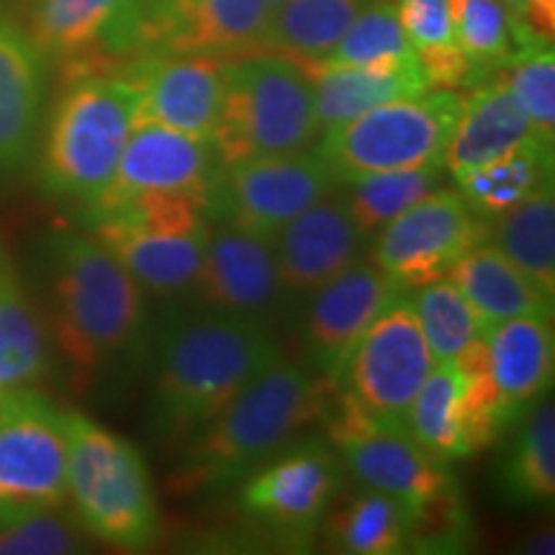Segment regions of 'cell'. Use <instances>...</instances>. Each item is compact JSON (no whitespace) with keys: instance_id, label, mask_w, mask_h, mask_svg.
<instances>
[{"instance_id":"obj_32","label":"cell","mask_w":555,"mask_h":555,"mask_svg":"<svg viewBox=\"0 0 555 555\" xmlns=\"http://www.w3.org/2000/svg\"><path fill=\"white\" fill-rule=\"evenodd\" d=\"M450 9L455 41L474 67L476 86L486 73H496L519 54L543 47L499 0H450Z\"/></svg>"},{"instance_id":"obj_44","label":"cell","mask_w":555,"mask_h":555,"mask_svg":"<svg viewBox=\"0 0 555 555\" xmlns=\"http://www.w3.org/2000/svg\"><path fill=\"white\" fill-rule=\"evenodd\" d=\"M525 551L527 553H547V555H551L553 553V535L547 532V535H538V538L527 540Z\"/></svg>"},{"instance_id":"obj_19","label":"cell","mask_w":555,"mask_h":555,"mask_svg":"<svg viewBox=\"0 0 555 555\" xmlns=\"http://www.w3.org/2000/svg\"><path fill=\"white\" fill-rule=\"evenodd\" d=\"M337 448L365 489L399 499L409 509L455 483L450 461L429 453L409 433H371L337 442Z\"/></svg>"},{"instance_id":"obj_36","label":"cell","mask_w":555,"mask_h":555,"mask_svg":"<svg viewBox=\"0 0 555 555\" xmlns=\"http://www.w3.org/2000/svg\"><path fill=\"white\" fill-rule=\"evenodd\" d=\"M121 0H41L34 41L44 54L73 60L93 50Z\"/></svg>"},{"instance_id":"obj_45","label":"cell","mask_w":555,"mask_h":555,"mask_svg":"<svg viewBox=\"0 0 555 555\" xmlns=\"http://www.w3.org/2000/svg\"><path fill=\"white\" fill-rule=\"evenodd\" d=\"M499 3H504L506 9L515 13V16H519V11L525 9V0H499Z\"/></svg>"},{"instance_id":"obj_37","label":"cell","mask_w":555,"mask_h":555,"mask_svg":"<svg viewBox=\"0 0 555 555\" xmlns=\"http://www.w3.org/2000/svg\"><path fill=\"white\" fill-rule=\"evenodd\" d=\"M404 57H414V50L401 29L397 5L388 0H373L371 5H363L358 11L335 50L322 62L327 65H376V62Z\"/></svg>"},{"instance_id":"obj_40","label":"cell","mask_w":555,"mask_h":555,"mask_svg":"<svg viewBox=\"0 0 555 555\" xmlns=\"http://www.w3.org/2000/svg\"><path fill=\"white\" fill-rule=\"evenodd\" d=\"M470 540V519L457 481L412 509L409 551L461 553Z\"/></svg>"},{"instance_id":"obj_15","label":"cell","mask_w":555,"mask_h":555,"mask_svg":"<svg viewBox=\"0 0 555 555\" xmlns=\"http://www.w3.org/2000/svg\"><path fill=\"white\" fill-rule=\"evenodd\" d=\"M221 168L211 139L163 127L155 121H137L121 152L119 168L106 191L93 204L119 201L142 193H201L208 196Z\"/></svg>"},{"instance_id":"obj_6","label":"cell","mask_w":555,"mask_h":555,"mask_svg":"<svg viewBox=\"0 0 555 555\" xmlns=\"http://www.w3.org/2000/svg\"><path fill=\"white\" fill-rule=\"evenodd\" d=\"M317 139L314 88L307 69L273 52L227 62L224 101L211 134L221 168L294 155L314 147Z\"/></svg>"},{"instance_id":"obj_30","label":"cell","mask_w":555,"mask_h":555,"mask_svg":"<svg viewBox=\"0 0 555 555\" xmlns=\"http://www.w3.org/2000/svg\"><path fill=\"white\" fill-rule=\"evenodd\" d=\"M412 509L399 499L365 489L324 525V543L345 555H397L409 551Z\"/></svg>"},{"instance_id":"obj_11","label":"cell","mask_w":555,"mask_h":555,"mask_svg":"<svg viewBox=\"0 0 555 555\" xmlns=\"http://www.w3.org/2000/svg\"><path fill=\"white\" fill-rule=\"evenodd\" d=\"M339 461L324 440L283 446L247 476L242 509L268 527L288 551H309L317 543L324 512L337 494Z\"/></svg>"},{"instance_id":"obj_42","label":"cell","mask_w":555,"mask_h":555,"mask_svg":"<svg viewBox=\"0 0 555 555\" xmlns=\"http://www.w3.org/2000/svg\"><path fill=\"white\" fill-rule=\"evenodd\" d=\"M397 13L416 57L457 47L450 0H397Z\"/></svg>"},{"instance_id":"obj_35","label":"cell","mask_w":555,"mask_h":555,"mask_svg":"<svg viewBox=\"0 0 555 555\" xmlns=\"http://www.w3.org/2000/svg\"><path fill=\"white\" fill-rule=\"evenodd\" d=\"M409 301H412L416 322H420L435 363L455 360L463 347L483 335L481 319L476 317L474 307L448 275L414 288Z\"/></svg>"},{"instance_id":"obj_31","label":"cell","mask_w":555,"mask_h":555,"mask_svg":"<svg viewBox=\"0 0 555 555\" xmlns=\"http://www.w3.org/2000/svg\"><path fill=\"white\" fill-rule=\"evenodd\" d=\"M50 367L47 330L16 273L0 258V388L31 386Z\"/></svg>"},{"instance_id":"obj_27","label":"cell","mask_w":555,"mask_h":555,"mask_svg":"<svg viewBox=\"0 0 555 555\" xmlns=\"http://www.w3.org/2000/svg\"><path fill=\"white\" fill-rule=\"evenodd\" d=\"M455 183L478 217L494 221L530 193L553 183V144L532 137L506 155L457 176Z\"/></svg>"},{"instance_id":"obj_43","label":"cell","mask_w":555,"mask_h":555,"mask_svg":"<svg viewBox=\"0 0 555 555\" xmlns=\"http://www.w3.org/2000/svg\"><path fill=\"white\" fill-rule=\"evenodd\" d=\"M517 18L532 39L540 44H553L555 0H525V9L519 11Z\"/></svg>"},{"instance_id":"obj_20","label":"cell","mask_w":555,"mask_h":555,"mask_svg":"<svg viewBox=\"0 0 555 555\" xmlns=\"http://www.w3.org/2000/svg\"><path fill=\"white\" fill-rule=\"evenodd\" d=\"M93 234L150 296L176 298L196 283L211 227L201 232H147L116 221L93 224Z\"/></svg>"},{"instance_id":"obj_5","label":"cell","mask_w":555,"mask_h":555,"mask_svg":"<svg viewBox=\"0 0 555 555\" xmlns=\"http://www.w3.org/2000/svg\"><path fill=\"white\" fill-rule=\"evenodd\" d=\"M65 429L67 494L82 527L121 551L155 545L163 519L139 448L80 412H65Z\"/></svg>"},{"instance_id":"obj_13","label":"cell","mask_w":555,"mask_h":555,"mask_svg":"<svg viewBox=\"0 0 555 555\" xmlns=\"http://www.w3.org/2000/svg\"><path fill=\"white\" fill-rule=\"evenodd\" d=\"M406 294L373 262H352L309 296L304 319L307 365L337 384L352 347L393 298Z\"/></svg>"},{"instance_id":"obj_10","label":"cell","mask_w":555,"mask_h":555,"mask_svg":"<svg viewBox=\"0 0 555 555\" xmlns=\"http://www.w3.org/2000/svg\"><path fill=\"white\" fill-rule=\"evenodd\" d=\"M337 189L339 183L317 152L245 159L219 168L208 191V219L273 242L288 221Z\"/></svg>"},{"instance_id":"obj_4","label":"cell","mask_w":555,"mask_h":555,"mask_svg":"<svg viewBox=\"0 0 555 555\" xmlns=\"http://www.w3.org/2000/svg\"><path fill=\"white\" fill-rule=\"evenodd\" d=\"M139 95L127 75L86 73L69 82L52 111L39 152V189L57 201L88 206L106 191L119 168Z\"/></svg>"},{"instance_id":"obj_8","label":"cell","mask_w":555,"mask_h":555,"mask_svg":"<svg viewBox=\"0 0 555 555\" xmlns=\"http://www.w3.org/2000/svg\"><path fill=\"white\" fill-rule=\"evenodd\" d=\"M65 496V412L29 386L0 388V522L52 512Z\"/></svg>"},{"instance_id":"obj_26","label":"cell","mask_w":555,"mask_h":555,"mask_svg":"<svg viewBox=\"0 0 555 555\" xmlns=\"http://www.w3.org/2000/svg\"><path fill=\"white\" fill-rule=\"evenodd\" d=\"M499 494L512 506H551L555 499V404L540 397L517 420L496 476Z\"/></svg>"},{"instance_id":"obj_39","label":"cell","mask_w":555,"mask_h":555,"mask_svg":"<svg viewBox=\"0 0 555 555\" xmlns=\"http://www.w3.org/2000/svg\"><path fill=\"white\" fill-rule=\"evenodd\" d=\"M499 82L509 88L519 106H522L532 134L540 142L553 144L555 139V54L553 44L519 54L496 69Z\"/></svg>"},{"instance_id":"obj_9","label":"cell","mask_w":555,"mask_h":555,"mask_svg":"<svg viewBox=\"0 0 555 555\" xmlns=\"http://www.w3.org/2000/svg\"><path fill=\"white\" fill-rule=\"evenodd\" d=\"M433 365L406 291L373 319L352 347L337 388L380 433H406L409 406Z\"/></svg>"},{"instance_id":"obj_7","label":"cell","mask_w":555,"mask_h":555,"mask_svg":"<svg viewBox=\"0 0 555 555\" xmlns=\"http://www.w3.org/2000/svg\"><path fill=\"white\" fill-rule=\"evenodd\" d=\"M463 95L442 88L384 103L356 119L324 129L314 152L339 185L373 172L446 163Z\"/></svg>"},{"instance_id":"obj_14","label":"cell","mask_w":555,"mask_h":555,"mask_svg":"<svg viewBox=\"0 0 555 555\" xmlns=\"http://www.w3.org/2000/svg\"><path fill=\"white\" fill-rule=\"evenodd\" d=\"M227 60L204 54H144L127 73L139 95V121L211 139L224 101Z\"/></svg>"},{"instance_id":"obj_12","label":"cell","mask_w":555,"mask_h":555,"mask_svg":"<svg viewBox=\"0 0 555 555\" xmlns=\"http://www.w3.org/2000/svg\"><path fill=\"white\" fill-rule=\"evenodd\" d=\"M489 234L491 221L478 217L461 193L437 189L378 229L371 262L401 288L414 291L446 278Z\"/></svg>"},{"instance_id":"obj_16","label":"cell","mask_w":555,"mask_h":555,"mask_svg":"<svg viewBox=\"0 0 555 555\" xmlns=\"http://www.w3.org/2000/svg\"><path fill=\"white\" fill-rule=\"evenodd\" d=\"M363 242V232L347 211L345 196L330 193L317 201L270 242L283 296L307 298L314 294L319 286L358 262Z\"/></svg>"},{"instance_id":"obj_22","label":"cell","mask_w":555,"mask_h":555,"mask_svg":"<svg viewBox=\"0 0 555 555\" xmlns=\"http://www.w3.org/2000/svg\"><path fill=\"white\" fill-rule=\"evenodd\" d=\"M275 9L278 0H189L159 52L204 54L229 62L266 50Z\"/></svg>"},{"instance_id":"obj_28","label":"cell","mask_w":555,"mask_h":555,"mask_svg":"<svg viewBox=\"0 0 555 555\" xmlns=\"http://www.w3.org/2000/svg\"><path fill=\"white\" fill-rule=\"evenodd\" d=\"M365 0H278L266 52L309 67L327 60Z\"/></svg>"},{"instance_id":"obj_29","label":"cell","mask_w":555,"mask_h":555,"mask_svg":"<svg viewBox=\"0 0 555 555\" xmlns=\"http://www.w3.org/2000/svg\"><path fill=\"white\" fill-rule=\"evenodd\" d=\"M489 240L530 278L547 298H555V196L553 183L530 193L491 221Z\"/></svg>"},{"instance_id":"obj_41","label":"cell","mask_w":555,"mask_h":555,"mask_svg":"<svg viewBox=\"0 0 555 555\" xmlns=\"http://www.w3.org/2000/svg\"><path fill=\"white\" fill-rule=\"evenodd\" d=\"M73 551V530L50 512L0 522V555H62Z\"/></svg>"},{"instance_id":"obj_17","label":"cell","mask_w":555,"mask_h":555,"mask_svg":"<svg viewBox=\"0 0 555 555\" xmlns=\"http://www.w3.org/2000/svg\"><path fill=\"white\" fill-rule=\"evenodd\" d=\"M191 294L201 307L270 322L283 298L270 242L249 237L232 227L208 232L204 260Z\"/></svg>"},{"instance_id":"obj_2","label":"cell","mask_w":555,"mask_h":555,"mask_svg":"<svg viewBox=\"0 0 555 555\" xmlns=\"http://www.w3.org/2000/svg\"><path fill=\"white\" fill-rule=\"evenodd\" d=\"M278 360L281 345L258 319L214 309L168 319L152 360V433L180 448Z\"/></svg>"},{"instance_id":"obj_25","label":"cell","mask_w":555,"mask_h":555,"mask_svg":"<svg viewBox=\"0 0 555 555\" xmlns=\"http://www.w3.org/2000/svg\"><path fill=\"white\" fill-rule=\"evenodd\" d=\"M448 278L474 307L483 330L512 317H553V298H547L502 249L486 242L463 255L450 268Z\"/></svg>"},{"instance_id":"obj_3","label":"cell","mask_w":555,"mask_h":555,"mask_svg":"<svg viewBox=\"0 0 555 555\" xmlns=\"http://www.w3.org/2000/svg\"><path fill=\"white\" fill-rule=\"evenodd\" d=\"M332 388L309 365L278 360L180 446L170 491L196 496L247 478L304 427L322 422Z\"/></svg>"},{"instance_id":"obj_1","label":"cell","mask_w":555,"mask_h":555,"mask_svg":"<svg viewBox=\"0 0 555 555\" xmlns=\"http://www.w3.org/2000/svg\"><path fill=\"white\" fill-rule=\"evenodd\" d=\"M39 260L54 350L75 380L90 384L144 356L147 294L99 240L52 229Z\"/></svg>"},{"instance_id":"obj_33","label":"cell","mask_w":555,"mask_h":555,"mask_svg":"<svg viewBox=\"0 0 555 555\" xmlns=\"http://www.w3.org/2000/svg\"><path fill=\"white\" fill-rule=\"evenodd\" d=\"M463 380L453 360L435 363L406 414V433L442 461L468 457L463 448Z\"/></svg>"},{"instance_id":"obj_21","label":"cell","mask_w":555,"mask_h":555,"mask_svg":"<svg viewBox=\"0 0 555 555\" xmlns=\"http://www.w3.org/2000/svg\"><path fill=\"white\" fill-rule=\"evenodd\" d=\"M307 69L314 88V111L319 134L337 124L356 119L384 103L414 99L433 90L425 69L414 57L376 62V65H317Z\"/></svg>"},{"instance_id":"obj_18","label":"cell","mask_w":555,"mask_h":555,"mask_svg":"<svg viewBox=\"0 0 555 555\" xmlns=\"http://www.w3.org/2000/svg\"><path fill=\"white\" fill-rule=\"evenodd\" d=\"M44 52L0 11V178L29 168L44 116Z\"/></svg>"},{"instance_id":"obj_24","label":"cell","mask_w":555,"mask_h":555,"mask_svg":"<svg viewBox=\"0 0 555 555\" xmlns=\"http://www.w3.org/2000/svg\"><path fill=\"white\" fill-rule=\"evenodd\" d=\"M532 137L535 134L530 121L509 88L499 80L486 86L478 82L468 95H463L461 116L446 150V170L457 178L506 155Z\"/></svg>"},{"instance_id":"obj_38","label":"cell","mask_w":555,"mask_h":555,"mask_svg":"<svg viewBox=\"0 0 555 555\" xmlns=\"http://www.w3.org/2000/svg\"><path fill=\"white\" fill-rule=\"evenodd\" d=\"M189 0H121L95 44L106 54H155Z\"/></svg>"},{"instance_id":"obj_34","label":"cell","mask_w":555,"mask_h":555,"mask_svg":"<svg viewBox=\"0 0 555 555\" xmlns=\"http://www.w3.org/2000/svg\"><path fill=\"white\" fill-rule=\"evenodd\" d=\"M446 163L422 165V168L373 172L347 183L345 204L365 240L376 237L378 229L397 219L401 211L414 206L429 193L440 189Z\"/></svg>"},{"instance_id":"obj_23","label":"cell","mask_w":555,"mask_h":555,"mask_svg":"<svg viewBox=\"0 0 555 555\" xmlns=\"http://www.w3.org/2000/svg\"><path fill=\"white\" fill-rule=\"evenodd\" d=\"M491 352V371L509 412L522 416L532 401L553 384L555 343L551 314H525L483 330Z\"/></svg>"}]
</instances>
